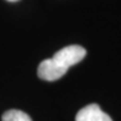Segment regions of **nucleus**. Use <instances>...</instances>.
Wrapping results in <instances>:
<instances>
[{
	"label": "nucleus",
	"mask_w": 121,
	"mask_h": 121,
	"mask_svg": "<svg viewBox=\"0 0 121 121\" xmlns=\"http://www.w3.org/2000/svg\"><path fill=\"white\" fill-rule=\"evenodd\" d=\"M8 1H17V0H8Z\"/></svg>",
	"instance_id": "nucleus-4"
},
{
	"label": "nucleus",
	"mask_w": 121,
	"mask_h": 121,
	"mask_svg": "<svg viewBox=\"0 0 121 121\" xmlns=\"http://www.w3.org/2000/svg\"><path fill=\"white\" fill-rule=\"evenodd\" d=\"M1 120L3 121H32L31 117L26 112L21 111V110H16V109L8 110L6 112H4Z\"/></svg>",
	"instance_id": "nucleus-3"
},
{
	"label": "nucleus",
	"mask_w": 121,
	"mask_h": 121,
	"mask_svg": "<svg viewBox=\"0 0 121 121\" xmlns=\"http://www.w3.org/2000/svg\"><path fill=\"white\" fill-rule=\"evenodd\" d=\"M75 121H112L108 114L100 109L98 104H89L80 109L75 116Z\"/></svg>",
	"instance_id": "nucleus-2"
},
{
	"label": "nucleus",
	"mask_w": 121,
	"mask_h": 121,
	"mask_svg": "<svg viewBox=\"0 0 121 121\" xmlns=\"http://www.w3.org/2000/svg\"><path fill=\"white\" fill-rule=\"evenodd\" d=\"M86 56L84 47L78 45H70L63 47L52 58L42 60L38 65L37 74L41 79L47 82H54L68 72L72 65L79 63Z\"/></svg>",
	"instance_id": "nucleus-1"
}]
</instances>
